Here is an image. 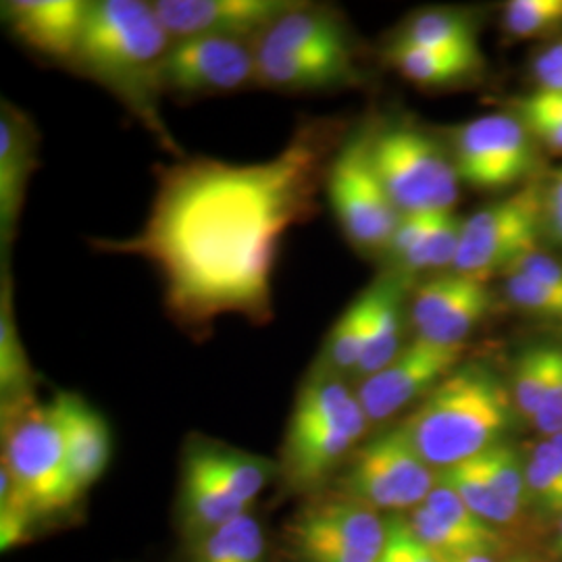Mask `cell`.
<instances>
[{
	"label": "cell",
	"mask_w": 562,
	"mask_h": 562,
	"mask_svg": "<svg viewBox=\"0 0 562 562\" xmlns=\"http://www.w3.org/2000/svg\"><path fill=\"white\" fill-rule=\"evenodd\" d=\"M171 44L153 2L99 0L90 2L74 67L113 92L165 148L180 155L159 115L162 63Z\"/></svg>",
	"instance_id": "2"
},
{
	"label": "cell",
	"mask_w": 562,
	"mask_h": 562,
	"mask_svg": "<svg viewBox=\"0 0 562 562\" xmlns=\"http://www.w3.org/2000/svg\"><path fill=\"white\" fill-rule=\"evenodd\" d=\"M0 390L2 406L32 398V369L25 357V348L20 340L13 302H11V281L2 278V304H0Z\"/></svg>",
	"instance_id": "28"
},
{
	"label": "cell",
	"mask_w": 562,
	"mask_h": 562,
	"mask_svg": "<svg viewBox=\"0 0 562 562\" xmlns=\"http://www.w3.org/2000/svg\"><path fill=\"white\" fill-rule=\"evenodd\" d=\"M371 325V292L369 288L352 302L323 344V355L317 362V369L334 373L338 378L355 375L361 364L362 352L369 338Z\"/></svg>",
	"instance_id": "26"
},
{
	"label": "cell",
	"mask_w": 562,
	"mask_h": 562,
	"mask_svg": "<svg viewBox=\"0 0 562 562\" xmlns=\"http://www.w3.org/2000/svg\"><path fill=\"white\" fill-rule=\"evenodd\" d=\"M255 46L269 50L357 57L348 27L340 18L327 9H313L302 2L276 21Z\"/></svg>",
	"instance_id": "22"
},
{
	"label": "cell",
	"mask_w": 562,
	"mask_h": 562,
	"mask_svg": "<svg viewBox=\"0 0 562 562\" xmlns=\"http://www.w3.org/2000/svg\"><path fill=\"white\" fill-rule=\"evenodd\" d=\"M36 165V134L20 111L2 102L0 115V232L2 248L13 240L27 180Z\"/></svg>",
	"instance_id": "20"
},
{
	"label": "cell",
	"mask_w": 562,
	"mask_h": 562,
	"mask_svg": "<svg viewBox=\"0 0 562 562\" xmlns=\"http://www.w3.org/2000/svg\"><path fill=\"white\" fill-rule=\"evenodd\" d=\"M371 423L344 378L313 369L301 387L281 446V480L290 490L322 492L357 452Z\"/></svg>",
	"instance_id": "4"
},
{
	"label": "cell",
	"mask_w": 562,
	"mask_h": 562,
	"mask_svg": "<svg viewBox=\"0 0 562 562\" xmlns=\"http://www.w3.org/2000/svg\"><path fill=\"white\" fill-rule=\"evenodd\" d=\"M398 38L423 48L483 63L475 23L454 9H427L413 15L402 27Z\"/></svg>",
	"instance_id": "24"
},
{
	"label": "cell",
	"mask_w": 562,
	"mask_h": 562,
	"mask_svg": "<svg viewBox=\"0 0 562 562\" xmlns=\"http://www.w3.org/2000/svg\"><path fill=\"white\" fill-rule=\"evenodd\" d=\"M183 459L199 464L227 496H232L246 510L257 503L271 477L280 473L278 464L267 459L202 438L188 442Z\"/></svg>",
	"instance_id": "21"
},
{
	"label": "cell",
	"mask_w": 562,
	"mask_h": 562,
	"mask_svg": "<svg viewBox=\"0 0 562 562\" xmlns=\"http://www.w3.org/2000/svg\"><path fill=\"white\" fill-rule=\"evenodd\" d=\"M504 294L522 313L562 325V294L542 281L517 271L504 273Z\"/></svg>",
	"instance_id": "37"
},
{
	"label": "cell",
	"mask_w": 562,
	"mask_h": 562,
	"mask_svg": "<svg viewBox=\"0 0 562 562\" xmlns=\"http://www.w3.org/2000/svg\"><path fill=\"white\" fill-rule=\"evenodd\" d=\"M325 192L344 236L362 252H382L392 240L402 213L387 196L371 159V132L341 142L329 165Z\"/></svg>",
	"instance_id": "10"
},
{
	"label": "cell",
	"mask_w": 562,
	"mask_h": 562,
	"mask_svg": "<svg viewBox=\"0 0 562 562\" xmlns=\"http://www.w3.org/2000/svg\"><path fill=\"white\" fill-rule=\"evenodd\" d=\"M517 115H485L450 130L448 148L461 181L477 190H508L529 183L538 155Z\"/></svg>",
	"instance_id": "11"
},
{
	"label": "cell",
	"mask_w": 562,
	"mask_h": 562,
	"mask_svg": "<svg viewBox=\"0 0 562 562\" xmlns=\"http://www.w3.org/2000/svg\"><path fill=\"white\" fill-rule=\"evenodd\" d=\"M543 232V183L529 181L462 220L461 241L450 271L487 281L494 273L508 271L525 255L540 250Z\"/></svg>",
	"instance_id": "8"
},
{
	"label": "cell",
	"mask_w": 562,
	"mask_h": 562,
	"mask_svg": "<svg viewBox=\"0 0 562 562\" xmlns=\"http://www.w3.org/2000/svg\"><path fill=\"white\" fill-rule=\"evenodd\" d=\"M531 423L543 438H554L562 434V346H557L550 383Z\"/></svg>",
	"instance_id": "39"
},
{
	"label": "cell",
	"mask_w": 562,
	"mask_h": 562,
	"mask_svg": "<svg viewBox=\"0 0 562 562\" xmlns=\"http://www.w3.org/2000/svg\"><path fill=\"white\" fill-rule=\"evenodd\" d=\"M473 280L475 278L471 276L446 271L442 276H434L423 281L422 285L415 290V296L411 301V313H408L415 336L438 322L448 311V306L454 304Z\"/></svg>",
	"instance_id": "35"
},
{
	"label": "cell",
	"mask_w": 562,
	"mask_h": 562,
	"mask_svg": "<svg viewBox=\"0 0 562 562\" xmlns=\"http://www.w3.org/2000/svg\"><path fill=\"white\" fill-rule=\"evenodd\" d=\"M554 357H557V346L543 344V346L527 348L517 361L510 392H513L517 411L527 419H533L542 404L543 394L548 390L550 375H552Z\"/></svg>",
	"instance_id": "33"
},
{
	"label": "cell",
	"mask_w": 562,
	"mask_h": 562,
	"mask_svg": "<svg viewBox=\"0 0 562 562\" xmlns=\"http://www.w3.org/2000/svg\"><path fill=\"white\" fill-rule=\"evenodd\" d=\"M503 25L519 41L550 36L562 30V0H513L504 7Z\"/></svg>",
	"instance_id": "36"
},
{
	"label": "cell",
	"mask_w": 562,
	"mask_h": 562,
	"mask_svg": "<svg viewBox=\"0 0 562 562\" xmlns=\"http://www.w3.org/2000/svg\"><path fill=\"white\" fill-rule=\"evenodd\" d=\"M480 459L498 501L517 521L521 517L525 498H527L525 459L521 452L513 443L503 440L482 452Z\"/></svg>",
	"instance_id": "31"
},
{
	"label": "cell",
	"mask_w": 562,
	"mask_h": 562,
	"mask_svg": "<svg viewBox=\"0 0 562 562\" xmlns=\"http://www.w3.org/2000/svg\"><path fill=\"white\" fill-rule=\"evenodd\" d=\"M385 59L402 78L422 88H448L477 74L482 60L448 55L394 38L385 48Z\"/></svg>",
	"instance_id": "25"
},
{
	"label": "cell",
	"mask_w": 562,
	"mask_h": 562,
	"mask_svg": "<svg viewBox=\"0 0 562 562\" xmlns=\"http://www.w3.org/2000/svg\"><path fill=\"white\" fill-rule=\"evenodd\" d=\"M527 498L546 517L562 519V464L552 443L543 438L525 459Z\"/></svg>",
	"instance_id": "32"
},
{
	"label": "cell",
	"mask_w": 562,
	"mask_h": 562,
	"mask_svg": "<svg viewBox=\"0 0 562 562\" xmlns=\"http://www.w3.org/2000/svg\"><path fill=\"white\" fill-rule=\"evenodd\" d=\"M546 440L552 443V448L557 450V454H559V459H561L562 464V434L561 436H554V438H546Z\"/></svg>",
	"instance_id": "43"
},
{
	"label": "cell",
	"mask_w": 562,
	"mask_h": 562,
	"mask_svg": "<svg viewBox=\"0 0 562 562\" xmlns=\"http://www.w3.org/2000/svg\"><path fill=\"white\" fill-rule=\"evenodd\" d=\"M446 562H496L494 557L490 554H471V557H461V559H452V561Z\"/></svg>",
	"instance_id": "42"
},
{
	"label": "cell",
	"mask_w": 562,
	"mask_h": 562,
	"mask_svg": "<svg viewBox=\"0 0 562 562\" xmlns=\"http://www.w3.org/2000/svg\"><path fill=\"white\" fill-rule=\"evenodd\" d=\"M257 81L281 92H313L346 88L361 81L357 57L269 50L255 46Z\"/></svg>",
	"instance_id": "18"
},
{
	"label": "cell",
	"mask_w": 562,
	"mask_h": 562,
	"mask_svg": "<svg viewBox=\"0 0 562 562\" xmlns=\"http://www.w3.org/2000/svg\"><path fill=\"white\" fill-rule=\"evenodd\" d=\"M408 522L419 540L443 561L471 554L496 557L506 543L496 525L471 510L461 496L440 480L427 501L411 513Z\"/></svg>",
	"instance_id": "15"
},
{
	"label": "cell",
	"mask_w": 562,
	"mask_h": 562,
	"mask_svg": "<svg viewBox=\"0 0 562 562\" xmlns=\"http://www.w3.org/2000/svg\"><path fill=\"white\" fill-rule=\"evenodd\" d=\"M190 562H267L265 529L252 513H246L192 540Z\"/></svg>",
	"instance_id": "27"
},
{
	"label": "cell",
	"mask_w": 562,
	"mask_h": 562,
	"mask_svg": "<svg viewBox=\"0 0 562 562\" xmlns=\"http://www.w3.org/2000/svg\"><path fill=\"white\" fill-rule=\"evenodd\" d=\"M385 531L378 510L322 490L285 522L283 552L288 562H375Z\"/></svg>",
	"instance_id": "7"
},
{
	"label": "cell",
	"mask_w": 562,
	"mask_h": 562,
	"mask_svg": "<svg viewBox=\"0 0 562 562\" xmlns=\"http://www.w3.org/2000/svg\"><path fill=\"white\" fill-rule=\"evenodd\" d=\"M90 2L11 0L2 2L4 20L23 44L42 57L74 63L80 50Z\"/></svg>",
	"instance_id": "17"
},
{
	"label": "cell",
	"mask_w": 562,
	"mask_h": 562,
	"mask_svg": "<svg viewBox=\"0 0 562 562\" xmlns=\"http://www.w3.org/2000/svg\"><path fill=\"white\" fill-rule=\"evenodd\" d=\"M371 159L387 196L404 213L454 211L461 178L450 148L411 123L371 132Z\"/></svg>",
	"instance_id": "6"
},
{
	"label": "cell",
	"mask_w": 562,
	"mask_h": 562,
	"mask_svg": "<svg viewBox=\"0 0 562 562\" xmlns=\"http://www.w3.org/2000/svg\"><path fill=\"white\" fill-rule=\"evenodd\" d=\"M515 109L533 140L542 142L550 153L562 155V90L536 88L515 102Z\"/></svg>",
	"instance_id": "34"
},
{
	"label": "cell",
	"mask_w": 562,
	"mask_h": 562,
	"mask_svg": "<svg viewBox=\"0 0 562 562\" xmlns=\"http://www.w3.org/2000/svg\"><path fill=\"white\" fill-rule=\"evenodd\" d=\"M533 76L538 88L562 90V41L550 44L533 63Z\"/></svg>",
	"instance_id": "41"
},
{
	"label": "cell",
	"mask_w": 562,
	"mask_h": 562,
	"mask_svg": "<svg viewBox=\"0 0 562 562\" xmlns=\"http://www.w3.org/2000/svg\"><path fill=\"white\" fill-rule=\"evenodd\" d=\"M406 290H408V280L392 271L369 285L371 325H369V338L362 352L361 364L355 373V378H359L361 382L382 371L383 367L394 361L402 348L406 346L404 344Z\"/></svg>",
	"instance_id": "23"
},
{
	"label": "cell",
	"mask_w": 562,
	"mask_h": 562,
	"mask_svg": "<svg viewBox=\"0 0 562 562\" xmlns=\"http://www.w3.org/2000/svg\"><path fill=\"white\" fill-rule=\"evenodd\" d=\"M554 548H557V552L561 554L562 552V519L561 527H559V536H557V542H554Z\"/></svg>",
	"instance_id": "44"
},
{
	"label": "cell",
	"mask_w": 562,
	"mask_h": 562,
	"mask_svg": "<svg viewBox=\"0 0 562 562\" xmlns=\"http://www.w3.org/2000/svg\"><path fill=\"white\" fill-rule=\"evenodd\" d=\"M296 4L290 0H159L153 2V9L173 41H259Z\"/></svg>",
	"instance_id": "14"
},
{
	"label": "cell",
	"mask_w": 562,
	"mask_h": 562,
	"mask_svg": "<svg viewBox=\"0 0 562 562\" xmlns=\"http://www.w3.org/2000/svg\"><path fill=\"white\" fill-rule=\"evenodd\" d=\"M257 80V55L248 41H173L162 63V88L180 97L222 94Z\"/></svg>",
	"instance_id": "13"
},
{
	"label": "cell",
	"mask_w": 562,
	"mask_h": 562,
	"mask_svg": "<svg viewBox=\"0 0 562 562\" xmlns=\"http://www.w3.org/2000/svg\"><path fill=\"white\" fill-rule=\"evenodd\" d=\"M336 492L378 513L419 508L438 483L401 425L361 443L334 480Z\"/></svg>",
	"instance_id": "9"
},
{
	"label": "cell",
	"mask_w": 562,
	"mask_h": 562,
	"mask_svg": "<svg viewBox=\"0 0 562 562\" xmlns=\"http://www.w3.org/2000/svg\"><path fill=\"white\" fill-rule=\"evenodd\" d=\"M344 138L340 121L306 120L267 161L162 165L140 234L97 246L150 262L171 319L190 336H206L223 317L265 325L281 240L317 215Z\"/></svg>",
	"instance_id": "1"
},
{
	"label": "cell",
	"mask_w": 562,
	"mask_h": 562,
	"mask_svg": "<svg viewBox=\"0 0 562 562\" xmlns=\"http://www.w3.org/2000/svg\"><path fill=\"white\" fill-rule=\"evenodd\" d=\"M59 413L65 454L81 496L99 482L111 461V434L101 413L76 394L55 398Z\"/></svg>",
	"instance_id": "19"
},
{
	"label": "cell",
	"mask_w": 562,
	"mask_h": 562,
	"mask_svg": "<svg viewBox=\"0 0 562 562\" xmlns=\"http://www.w3.org/2000/svg\"><path fill=\"white\" fill-rule=\"evenodd\" d=\"M385 543L375 562H446L419 540L408 519H387Z\"/></svg>",
	"instance_id": "38"
},
{
	"label": "cell",
	"mask_w": 562,
	"mask_h": 562,
	"mask_svg": "<svg viewBox=\"0 0 562 562\" xmlns=\"http://www.w3.org/2000/svg\"><path fill=\"white\" fill-rule=\"evenodd\" d=\"M561 557H562V552H561Z\"/></svg>",
	"instance_id": "45"
},
{
	"label": "cell",
	"mask_w": 562,
	"mask_h": 562,
	"mask_svg": "<svg viewBox=\"0 0 562 562\" xmlns=\"http://www.w3.org/2000/svg\"><path fill=\"white\" fill-rule=\"evenodd\" d=\"M546 232L562 244V167L543 183Z\"/></svg>",
	"instance_id": "40"
},
{
	"label": "cell",
	"mask_w": 562,
	"mask_h": 562,
	"mask_svg": "<svg viewBox=\"0 0 562 562\" xmlns=\"http://www.w3.org/2000/svg\"><path fill=\"white\" fill-rule=\"evenodd\" d=\"M464 352L467 344L443 346L413 338L394 361L359 383L357 396L369 423L382 425L404 408L417 406L457 367H461Z\"/></svg>",
	"instance_id": "12"
},
{
	"label": "cell",
	"mask_w": 562,
	"mask_h": 562,
	"mask_svg": "<svg viewBox=\"0 0 562 562\" xmlns=\"http://www.w3.org/2000/svg\"><path fill=\"white\" fill-rule=\"evenodd\" d=\"M494 306V294L485 280L471 281L452 306L434 325L423 329L415 338L436 341L443 346H464L475 327L487 317Z\"/></svg>",
	"instance_id": "29"
},
{
	"label": "cell",
	"mask_w": 562,
	"mask_h": 562,
	"mask_svg": "<svg viewBox=\"0 0 562 562\" xmlns=\"http://www.w3.org/2000/svg\"><path fill=\"white\" fill-rule=\"evenodd\" d=\"M438 480L446 483L448 487H452L461 496L462 503L467 504L471 510H475L485 521L496 527L515 522L487 480L480 454L438 471Z\"/></svg>",
	"instance_id": "30"
},
{
	"label": "cell",
	"mask_w": 562,
	"mask_h": 562,
	"mask_svg": "<svg viewBox=\"0 0 562 562\" xmlns=\"http://www.w3.org/2000/svg\"><path fill=\"white\" fill-rule=\"evenodd\" d=\"M513 392L482 364L457 367L401 423L423 461L443 471L503 442L515 419Z\"/></svg>",
	"instance_id": "3"
},
{
	"label": "cell",
	"mask_w": 562,
	"mask_h": 562,
	"mask_svg": "<svg viewBox=\"0 0 562 562\" xmlns=\"http://www.w3.org/2000/svg\"><path fill=\"white\" fill-rule=\"evenodd\" d=\"M55 401L32 398L2 406L0 506L15 504L34 521L67 513L80 501Z\"/></svg>",
	"instance_id": "5"
},
{
	"label": "cell",
	"mask_w": 562,
	"mask_h": 562,
	"mask_svg": "<svg viewBox=\"0 0 562 562\" xmlns=\"http://www.w3.org/2000/svg\"><path fill=\"white\" fill-rule=\"evenodd\" d=\"M462 220L454 211L404 213L383 250L392 273L402 278L450 271L461 241Z\"/></svg>",
	"instance_id": "16"
}]
</instances>
